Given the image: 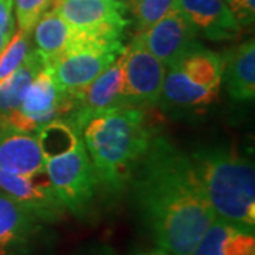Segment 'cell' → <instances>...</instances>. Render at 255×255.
<instances>
[{
  "instance_id": "6da1fadb",
  "label": "cell",
  "mask_w": 255,
  "mask_h": 255,
  "mask_svg": "<svg viewBox=\"0 0 255 255\" xmlns=\"http://www.w3.org/2000/svg\"><path fill=\"white\" fill-rule=\"evenodd\" d=\"M129 183L156 246L172 255H190L216 216L189 155L156 135Z\"/></svg>"
},
{
  "instance_id": "7a4b0ae2",
  "label": "cell",
  "mask_w": 255,
  "mask_h": 255,
  "mask_svg": "<svg viewBox=\"0 0 255 255\" xmlns=\"http://www.w3.org/2000/svg\"><path fill=\"white\" fill-rule=\"evenodd\" d=\"M156 135L145 108L121 107L92 118L81 136L98 186L111 191L125 187Z\"/></svg>"
},
{
  "instance_id": "3957f363",
  "label": "cell",
  "mask_w": 255,
  "mask_h": 255,
  "mask_svg": "<svg viewBox=\"0 0 255 255\" xmlns=\"http://www.w3.org/2000/svg\"><path fill=\"white\" fill-rule=\"evenodd\" d=\"M189 157L216 219L254 228L255 169L253 162L226 147H206L196 150Z\"/></svg>"
},
{
  "instance_id": "277c9868",
  "label": "cell",
  "mask_w": 255,
  "mask_h": 255,
  "mask_svg": "<svg viewBox=\"0 0 255 255\" xmlns=\"http://www.w3.org/2000/svg\"><path fill=\"white\" fill-rule=\"evenodd\" d=\"M47 179L67 211L85 217L100 187L81 132L65 119L47 124L38 133Z\"/></svg>"
},
{
  "instance_id": "5b68a950",
  "label": "cell",
  "mask_w": 255,
  "mask_h": 255,
  "mask_svg": "<svg viewBox=\"0 0 255 255\" xmlns=\"http://www.w3.org/2000/svg\"><path fill=\"white\" fill-rule=\"evenodd\" d=\"M221 54L200 43L166 68L159 102L163 110L193 112L211 105L221 88Z\"/></svg>"
},
{
  "instance_id": "8992f818",
  "label": "cell",
  "mask_w": 255,
  "mask_h": 255,
  "mask_svg": "<svg viewBox=\"0 0 255 255\" xmlns=\"http://www.w3.org/2000/svg\"><path fill=\"white\" fill-rule=\"evenodd\" d=\"M124 48L122 43L87 40L77 34L73 46L48 61L47 65L60 91L75 92L85 88L115 63Z\"/></svg>"
},
{
  "instance_id": "52a82bcc",
  "label": "cell",
  "mask_w": 255,
  "mask_h": 255,
  "mask_svg": "<svg viewBox=\"0 0 255 255\" xmlns=\"http://www.w3.org/2000/svg\"><path fill=\"white\" fill-rule=\"evenodd\" d=\"M51 10L87 40L122 43L129 24L128 6L122 0H54Z\"/></svg>"
},
{
  "instance_id": "ba28073f",
  "label": "cell",
  "mask_w": 255,
  "mask_h": 255,
  "mask_svg": "<svg viewBox=\"0 0 255 255\" xmlns=\"http://www.w3.org/2000/svg\"><path fill=\"white\" fill-rule=\"evenodd\" d=\"M121 104L128 108L157 105L163 87L164 65L135 37L121 54Z\"/></svg>"
},
{
  "instance_id": "9c48e42d",
  "label": "cell",
  "mask_w": 255,
  "mask_h": 255,
  "mask_svg": "<svg viewBox=\"0 0 255 255\" xmlns=\"http://www.w3.org/2000/svg\"><path fill=\"white\" fill-rule=\"evenodd\" d=\"M70 111V101L65 92L58 90L48 65H44L23 97L16 111L6 117L14 130L38 133L47 124L64 119Z\"/></svg>"
},
{
  "instance_id": "30bf717a",
  "label": "cell",
  "mask_w": 255,
  "mask_h": 255,
  "mask_svg": "<svg viewBox=\"0 0 255 255\" xmlns=\"http://www.w3.org/2000/svg\"><path fill=\"white\" fill-rule=\"evenodd\" d=\"M121 55L100 77L80 91L67 92L71 110L65 117L80 132L92 118L107 111L121 108Z\"/></svg>"
},
{
  "instance_id": "8fae6325",
  "label": "cell",
  "mask_w": 255,
  "mask_h": 255,
  "mask_svg": "<svg viewBox=\"0 0 255 255\" xmlns=\"http://www.w3.org/2000/svg\"><path fill=\"white\" fill-rule=\"evenodd\" d=\"M0 190L31 211L44 224L61 221L67 213L47 179L46 172L33 177L0 170Z\"/></svg>"
},
{
  "instance_id": "7c38bea8",
  "label": "cell",
  "mask_w": 255,
  "mask_h": 255,
  "mask_svg": "<svg viewBox=\"0 0 255 255\" xmlns=\"http://www.w3.org/2000/svg\"><path fill=\"white\" fill-rule=\"evenodd\" d=\"M44 223L0 190V255H31L44 233Z\"/></svg>"
},
{
  "instance_id": "4fadbf2b",
  "label": "cell",
  "mask_w": 255,
  "mask_h": 255,
  "mask_svg": "<svg viewBox=\"0 0 255 255\" xmlns=\"http://www.w3.org/2000/svg\"><path fill=\"white\" fill-rule=\"evenodd\" d=\"M143 46L163 64L164 68L173 65L197 41V34L174 7L152 27L136 34Z\"/></svg>"
},
{
  "instance_id": "5bb4252c",
  "label": "cell",
  "mask_w": 255,
  "mask_h": 255,
  "mask_svg": "<svg viewBox=\"0 0 255 255\" xmlns=\"http://www.w3.org/2000/svg\"><path fill=\"white\" fill-rule=\"evenodd\" d=\"M174 7L180 11L197 37L211 41H226L240 36L241 26L224 0H176Z\"/></svg>"
},
{
  "instance_id": "9a60e30c",
  "label": "cell",
  "mask_w": 255,
  "mask_h": 255,
  "mask_svg": "<svg viewBox=\"0 0 255 255\" xmlns=\"http://www.w3.org/2000/svg\"><path fill=\"white\" fill-rule=\"evenodd\" d=\"M221 85L237 102H250L255 97V43L247 40L221 54Z\"/></svg>"
},
{
  "instance_id": "2e32d148",
  "label": "cell",
  "mask_w": 255,
  "mask_h": 255,
  "mask_svg": "<svg viewBox=\"0 0 255 255\" xmlns=\"http://www.w3.org/2000/svg\"><path fill=\"white\" fill-rule=\"evenodd\" d=\"M0 170L27 177L44 173V159L37 133L10 129L1 135Z\"/></svg>"
},
{
  "instance_id": "e0dca14e",
  "label": "cell",
  "mask_w": 255,
  "mask_h": 255,
  "mask_svg": "<svg viewBox=\"0 0 255 255\" xmlns=\"http://www.w3.org/2000/svg\"><path fill=\"white\" fill-rule=\"evenodd\" d=\"M190 255H255L254 228L216 219Z\"/></svg>"
},
{
  "instance_id": "ac0fdd59",
  "label": "cell",
  "mask_w": 255,
  "mask_h": 255,
  "mask_svg": "<svg viewBox=\"0 0 255 255\" xmlns=\"http://www.w3.org/2000/svg\"><path fill=\"white\" fill-rule=\"evenodd\" d=\"M31 40L46 64L64 53L77 40V33L57 11H46L31 31Z\"/></svg>"
},
{
  "instance_id": "d6986e66",
  "label": "cell",
  "mask_w": 255,
  "mask_h": 255,
  "mask_svg": "<svg viewBox=\"0 0 255 255\" xmlns=\"http://www.w3.org/2000/svg\"><path fill=\"white\" fill-rule=\"evenodd\" d=\"M46 65V61L34 48L28 53L24 61L13 73L0 81V115L7 117L18 108L23 97L36 78L40 70Z\"/></svg>"
},
{
  "instance_id": "ffe728a7",
  "label": "cell",
  "mask_w": 255,
  "mask_h": 255,
  "mask_svg": "<svg viewBox=\"0 0 255 255\" xmlns=\"http://www.w3.org/2000/svg\"><path fill=\"white\" fill-rule=\"evenodd\" d=\"M31 34L23 30L14 31L9 43L0 53V81L13 73L31 51Z\"/></svg>"
},
{
  "instance_id": "44dd1931",
  "label": "cell",
  "mask_w": 255,
  "mask_h": 255,
  "mask_svg": "<svg viewBox=\"0 0 255 255\" xmlns=\"http://www.w3.org/2000/svg\"><path fill=\"white\" fill-rule=\"evenodd\" d=\"M174 4L176 0H129V9L139 31L152 27L174 9Z\"/></svg>"
},
{
  "instance_id": "7402d4cb",
  "label": "cell",
  "mask_w": 255,
  "mask_h": 255,
  "mask_svg": "<svg viewBox=\"0 0 255 255\" xmlns=\"http://www.w3.org/2000/svg\"><path fill=\"white\" fill-rule=\"evenodd\" d=\"M54 0H13L14 20L18 30L31 34L37 21L51 9Z\"/></svg>"
},
{
  "instance_id": "603a6c76",
  "label": "cell",
  "mask_w": 255,
  "mask_h": 255,
  "mask_svg": "<svg viewBox=\"0 0 255 255\" xmlns=\"http://www.w3.org/2000/svg\"><path fill=\"white\" fill-rule=\"evenodd\" d=\"M241 27L251 26L255 20V0H224Z\"/></svg>"
},
{
  "instance_id": "cb8c5ba5",
  "label": "cell",
  "mask_w": 255,
  "mask_h": 255,
  "mask_svg": "<svg viewBox=\"0 0 255 255\" xmlns=\"http://www.w3.org/2000/svg\"><path fill=\"white\" fill-rule=\"evenodd\" d=\"M0 30L9 34L16 31V20L13 16V0H0Z\"/></svg>"
},
{
  "instance_id": "d4e9b609",
  "label": "cell",
  "mask_w": 255,
  "mask_h": 255,
  "mask_svg": "<svg viewBox=\"0 0 255 255\" xmlns=\"http://www.w3.org/2000/svg\"><path fill=\"white\" fill-rule=\"evenodd\" d=\"M133 255H172L169 253H166L164 250L156 247V248H152V250H143V251H137L136 254Z\"/></svg>"
},
{
  "instance_id": "484cf974",
  "label": "cell",
  "mask_w": 255,
  "mask_h": 255,
  "mask_svg": "<svg viewBox=\"0 0 255 255\" xmlns=\"http://www.w3.org/2000/svg\"><path fill=\"white\" fill-rule=\"evenodd\" d=\"M87 255H115V253L108 247H98L91 250V253H88Z\"/></svg>"
},
{
  "instance_id": "4316f807",
  "label": "cell",
  "mask_w": 255,
  "mask_h": 255,
  "mask_svg": "<svg viewBox=\"0 0 255 255\" xmlns=\"http://www.w3.org/2000/svg\"><path fill=\"white\" fill-rule=\"evenodd\" d=\"M13 34H9V33H4V31H1L0 30V53L3 51V48L6 47V44L9 43V40L11 38Z\"/></svg>"
},
{
  "instance_id": "83f0119b",
  "label": "cell",
  "mask_w": 255,
  "mask_h": 255,
  "mask_svg": "<svg viewBox=\"0 0 255 255\" xmlns=\"http://www.w3.org/2000/svg\"><path fill=\"white\" fill-rule=\"evenodd\" d=\"M10 129H13V128H10V125L7 124L6 118L0 115V136H1V135H4L6 132H9Z\"/></svg>"
},
{
  "instance_id": "f1b7e54d",
  "label": "cell",
  "mask_w": 255,
  "mask_h": 255,
  "mask_svg": "<svg viewBox=\"0 0 255 255\" xmlns=\"http://www.w3.org/2000/svg\"><path fill=\"white\" fill-rule=\"evenodd\" d=\"M122 1H124V0H122Z\"/></svg>"
}]
</instances>
